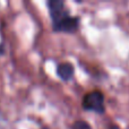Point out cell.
<instances>
[{"label": "cell", "instance_id": "8992f818", "mask_svg": "<svg viewBox=\"0 0 129 129\" xmlns=\"http://www.w3.org/2000/svg\"><path fill=\"white\" fill-rule=\"evenodd\" d=\"M43 129H48V128H43Z\"/></svg>", "mask_w": 129, "mask_h": 129}, {"label": "cell", "instance_id": "6da1fadb", "mask_svg": "<svg viewBox=\"0 0 129 129\" xmlns=\"http://www.w3.org/2000/svg\"><path fill=\"white\" fill-rule=\"evenodd\" d=\"M83 108L87 111H94L98 113H103L105 111L104 108V95L102 92L92 91L87 93L83 99Z\"/></svg>", "mask_w": 129, "mask_h": 129}, {"label": "cell", "instance_id": "7a4b0ae2", "mask_svg": "<svg viewBox=\"0 0 129 129\" xmlns=\"http://www.w3.org/2000/svg\"><path fill=\"white\" fill-rule=\"evenodd\" d=\"M78 25H79V17L77 16H70L66 15L61 19L52 23L53 31L56 32H67V33H73L77 31Z\"/></svg>", "mask_w": 129, "mask_h": 129}, {"label": "cell", "instance_id": "5b68a950", "mask_svg": "<svg viewBox=\"0 0 129 129\" xmlns=\"http://www.w3.org/2000/svg\"><path fill=\"white\" fill-rule=\"evenodd\" d=\"M70 129H92V127L85 120H77L71 125Z\"/></svg>", "mask_w": 129, "mask_h": 129}, {"label": "cell", "instance_id": "277c9868", "mask_svg": "<svg viewBox=\"0 0 129 129\" xmlns=\"http://www.w3.org/2000/svg\"><path fill=\"white\" fill-rule=\"evenodd\" d=\"M57 75L62 80H69L74 75V66L70 62L59 63L57 67Z\"/></svg>", "mask_w": 129, "mask_h": 129}, {"label": "cell", "instance_id": "3957f363", "mask_svg": "<svg viewBox=\"0 0 129 129\" xmlns=\"http://www.w3.org/2000/svg\"><path fill=\"white\" fill-rule=\"evenodd\" d=\"M48 7H49L52 23L61 19L66 15H69L68 10L64 7V2L61 0H50V1H48Z\"/></svg>", "mask_w": 129, "mask_h": 129}]
</instances>
